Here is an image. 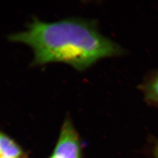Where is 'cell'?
Masks as SVG:
<instances>
[{"label": "cell", "instance_id": "1", "mask_svg": "<svg viewBox=\"0 0 158 158\" xmlns=\"http://www.w3.org/2000/svg\"><path fill=\"white\" fill-rule=\"evenodd\" d=\"M8 39L31 48L33 66L61 62L83 71L102 58L123 53L117 44L99 32L94 21L80 18L50 23L35 18L26 30L10 34Z\"/></svg>", "mask_w": 158, "mask_h": 158}, {"label": "cell", "instance_id": "2", "mask_svg": "<svg viewBox=\"0 0 158 158\" xmlns=\"http://www.w3.org/2000/svg\"><path fill=\"white\" fill-rule=\"evenodd\" d=\"M49 158H81L79 136L69 118L63 123L57 142Z\"/></svg>", "mask_w": 158, "mask_h": 158}, {"label": "cell", "instance_id": "3", "mask_svg": "<svg viewBox=\"0 0 158 158\" xmlns=\"http://www.w3.org/2000/svg\"><path fill=\"white\" fill-rule=\"evenodd\" d=\"M1 158H19L26 156L22 148L18 143L6 134L0 135Z\"/></svg>", "mask_w": 158, "mask_h": 158}, {"label": "cell", "instance_id": "4", "mask_svg": "<svg viewBox=\"0 0 158 158\" xmlns=\"http://www.w3.org/2000/svg\"><path fill=\"white\" fill-rule=\"evenodd\" d=\"M141 87L147 102L158 105V73L148 78Z\"/></svg>", "mask_w": 158, "mask_h": 158}, {"label": "cell", "instance_id": "5", "mask_svg": "<svg viewBox=\"0 0 158 158\" xmlns=\"http://www.w3.org/2000/svg\"><path fill=\"white\" fill-rule=\"evenodd\" d=\"M152 155L153 158H158V140L154 142L152 146Z\"/></svg>", "mask_w": 158, "mask_h": 158}, {"label": "cell", "instance_id": "6", "mask_svg": "<svg viewBox=\"0 0 158 158\" xmlns=\"http://www.w3.org/2000/svg\"><path fill=\"white\" fill-rule=\"evenodd\" d=\"M27 158V156H26L25 157H22V158Z\"/></svg>", "mask_w": 158, "mask_h": 158}]
</instances>
